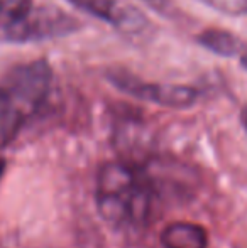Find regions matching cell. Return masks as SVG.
<instances>
[{
	"label": "cell",
	"instance_id": "5b68a950",
	"mask_svg": "<svg viewBox=\"0 0 247 248\" xmlns=\"http://www.w3.org/2000/svg\"><path fill=\"white\" fill-rule=\"evenodd\" d=\"M68 2L95 19L114 26L124 34H139L149 26L148 17L141 10L122 0H68Z\"/></svg>",
	"mask_w": 247,
	"mask_h": 248
},
{
	"label": "cell",
	"instance_id": "277c9868",
	"mask_svg": "<svg viewBox=\"0 0 247 248\" xmlns=\"http://www.w3.org/2000/svg\"><path fill=\"white\" fill-rule=\"evenodd\" d=\"M109 81L125 95L137 100L161 105L169 108H186L197 101L198 92L186 85H165V83L142 81L132 73L122 68H114L107 71Z\"/></svg>",
	"mask_w": 247,
	"mask_h": 248
},
{
	"label": "cell",
	"instance_id": "7a4b0ae2",
	"mask_svg": "<svg viewBox=\"0 0 247 248\" xmlns=\"http://www.w3.org/2000/svg\"><path fill=\"white\" fill-rule=\"evenodd\" d=\"M53 86L46 59L17 64L0 81V149L19 135L24 125L44 107Z\"/></svg>",
	"mask_w": 247,
	"mask_h": 248
},
{
	"label": "cell",
	"instance_id": "30bf717a",
	"mask_svg": "<svg viewBox=\"0 0 247 248\" xmlns=\"http://www.w3.org/2000/svg\"><path fill=\"white\" fill-rule=\"evenodd\" d=\"M3 169H5V160L0 159V177H2V174H3Z\"/></svg>",
	"mask_w": 247,
	"mask_h": 248
},
{
	"label": "cell",
	"instance_id": "8992f818",
	"mask_svg": "<svg viewBox=\"0 0 247 248\" xmlns=\"http://www.w3.org/2000/svg\"><path fill=\"white\" fill-rule=\"evenodd\" d=\"M161 243L165 248H207L208 235L200 225L180 221L166 226Z\"/></svg>",
	"mask_w": 247,
	"mask_h": 248
},
{
	"label": "cell",
	"instance_id": "9c48e42d",
	"mask_svg": "<svg viewBox=\"0 0 247 248\" xmlns=\"http://www.w3.org/2000/svg\"><path fill=\"white\" fill-rule=\"evenodd\" d=\"M242 122H244V125L247 128V107L244 108V111H242Z\"/></svg>",
	"mask_w": 247,
	"mask_h": 248
},
{
	"label": "cell",
	"instance_id": "ba28073f",
	"mask_svg": "<svg viewBox=\"0 0 247 248\" xmlns=\"http://www.w3.org/2000/svg\"><path fill=\"white\" fill-rule=\"evenodd\" d=\"M201 2L227 16H247V0H201Z\"/></svg>",
	"mask_w": 247,
	"mask_h": 248
},
{
	"label": "cell",
	"instance_id": "52a82bcc",
	"mask_svg": "<svg viewBox=\"0 0 247 248\" xmlns=\"http://www.w3.org/2000/svg\"><path fill=\"white\" fill-rule=\"evenodd\" d=\"M198 43L205 49L215 52L224 58H232L242 52V43L232 32L222 29H207L198 36Z\"/></svg>",
	"mask_w": 247,
	"mask_h": 248
},
{
	"label": "cell",
	"instance_id": "3957f363",
	"mask_svg": "<svg viewBox=\"0 0 247 248\" xmlns=\"http://www.w3.org/2000/svg\"><path fill=\"white\" fill-rule=\"evenodd\" d=\"M78 29V20L58 7H34V0H0V43L54 39Z\"/></svg>",
	"mask_w": 247,
	"mask_h": 248
},
{
	"label": "cell",
	"instance_id": "6da1fadb",
	"mask_svg": "<svg viewBox=\"0 0 247 248\" xmlns=\"http://www.w3.org/2000/svg\"><path fill=\"white\" fill-rule=\"evenodd\" d=\"M97 208L117 228H141L149 221L154 187L142 169L125 162H109L99 170Z\"/></svg>",
	"mask_w": 247,
	"mask_h": 248
}]
</instances>
